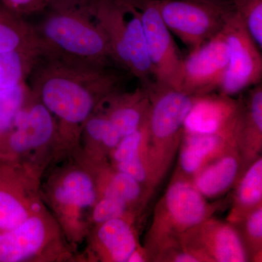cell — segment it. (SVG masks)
I'll use <instances>...</instances> for the list:
<instances>
[{"instance_id":"1","label":"cell","mask_w":262,"mask_h":262,"mask_svg":"<svg viewBox=\"0 0 262 262\" xmlns=\"http://www.w3.org/2000/svg\"><path fill=\"white\" fill-rule=\"evenodd\" d=\"M122 80L123 75L113 67L39 57L28 82L32 92L56 119L60 153L78 150L84 122L105 98L120 89Z\"/></svg>"},{"instance_id":"2","label":"cell","mask_w":262,"mask_h":262,"mask_svg":"<svg viewBox=\"0 0 262 262\" xmlns=\"http://www.w3.org/2000/svg\"><path fill=\"white\" fill-rule=\"evenodd\" d=\"M41 198L76 251L91 231L90 216L98 198L94 170L77 152L54 158L40 179Z\"/></svg>"},{"instance_id":"3","label":"cell","mask_w":262,"mask_h":262,"mask_svg":"<svg viewBox=\"0 0 262 262\" xmlns=\"http://www.w3.org/2000/svg\"><path fill=\"white\" fill-rule=\"evenodd\" d=\"M90 5L52 3L34 26L40 56L94 67H115L107 39Z\"/></svg>"},{"instance_id":"4","label":"cell","mask_w":262,"mask_h":262,"mask_svg":"<svg viewBox=\"0 0 262 262\" xmlns=\"http://www.w3.org/2000/svg\"><path fill=\"white\" fill-rule=\"evenodd\" d=\"M61 227L47 208L20 225L0 231V262L77 261Z\"/></svg>"},{"instance_id":"5","label":"cell","mask_w":262,"mask_h":262,"mask_svg":"<svg viewBox=\"0 0 262 262\" xmlns=\"http://www.w3.org/2000/svg\"><path fill=\"white\" fill-rule=\"evenodd\" d=\"M150 108L147 119L146 160L151 181L159 180L168 165V147H176L195 96L152 82L146 88Z\"/></svg>"},{"instance_id":"6","label":"cell","mask_w":262,"mask_h":262,"mask_svg":"<svg viewBox=\"0 0 262 262\" xmlns=\"http://www.w3.org/2000/svg\"><path fill=\"white\" fill-rule=\"evenodd\" d=\"M212 206L206 203L205 196L186 179H177L171 183L157 212L151 242L160 253L173 247L175 237L183 234L210 219Z\"/></svg>"},{"instance_id":"7","label":"cell","mask_w":262,"mask_h":262,"mask_svg":"<svg viewBox=\"0 0 262 262\" xmlns=\"http://www.w3.org/2000/svg\"><path fill=\"white\" fill-rule=\"evenodd\" d=\"M45 169L0 158V231L16 227L46 208L39 191Z\"/></svg>"},{"instance_id":"8","label":"cell","mask_w":262,"mask_h":262,"mask_svg":"<svg viewBox=\"0 0 262 262\" xmlns=\"http://www.w3.org/2000/svg\"><path fill=\"white\" fill-rule=\"evenodd\" d=\"M156 3L167 28L189 51L201 47L223 29L227 0H162Z\"/></svg>"},{"instance_id":"9","label":"cell","mask_w":262,"mask_h":262,"mask_svg":"<svg viewBox=\"0 0 262 262\" xmlns=\"http://www.w3.org/2000/svg\"><path fill=\"white\" fill-rule=\"evenodd\" d=\"M222 31L228 47L229 64L220 88V93L233 96L261 83V53L228 1Z\"/></svg>"},{"instance_id":"10","label":"cell","mask_w":262,"mask_h":262,"mask_svg":"<svg viewBox=\"0 0 262 262\" xmlns=\"http://www.w3.org/2000/svg\"><path fill=\"white\" fill-rule=\"evenodd\" d=\"M136 8L141 13L153 82L160 87L181 91L184 58L160 16L156 2Z\"/></svg>"},{"instance_id":"11","label":"cell","mask_w":262,"mask_h":262,"mask_svg":"<svg viewBox=\"0 0 262 262\" xmlns=\"http://www.w3.org/2000/svg\"><path fill=\"white\" fill-rule=\"evenodd\" d=\"M228 64V47L221 31L184 59L181 91L192 96L211 94L220 89Z\"/></svg>"},{"instance_id":"12","label":"cell","mask_w":262,"mask_h":262,"mask_svg":"<svg viewBox=\"0 0 262 262\" xmlns=\"http://www.w3.org/2000/svg\"><path fill=\"white\" fill-rule=\"evenodd\" d=\"M184 250L201 261L245 262L248 250L233 225L208 220L185 232L180 239Z\"/></svg>"},{"instance_id":"13","label":"cell","mask_w":262,"mask_h":262,"mask_svg":"<svg viewBox=\"0 0 262 262\" xmlns=\"http://www.w3.org/2000/svg\"><path fill=\"white\" fill-rule=\"evenodd\" d=\"M242 103L232 96L207 94L195 96L184 124V133L215 134L238 140Z\"/></svg>"},{"instance_id":"14","label":"cell","mask_w":262,"mask_h":262,"mask_svg":"<svg viewBox=\"0 0 262 262\" xmlns=\"http://www.w3.org/2000/svg\"><path fill=\"white\" fill-rule=\"evenodd\" d=\"M134 220L115 218L95 226L86 241L88 259L106 262H127L139 248Z\"/></svg>"},{"instance_id":"15","label":"cell","mask_w":262,"mask_h":262,"mask_svg":"<svg viewBox=\"0 0 262 262\" xmlns=\"http://www.w3.org/2000/svg\"><path fill=\"white\" fill-rule=\"evenodd\" d=\"M150 101L146 88L132 92L121 89L108 95L97 108L101 110L122 139L142 126L149 116Z\"/></svg>"},{"instance_id":"16","label":"cell","mask_w":262,"mask_h":262,"mask_svg":"<svg viewBox=\"0 0 262 262\" xmlns=\"http://www.w3.org/2000/svg\"><path fill=\"white\" fill-rule=\"evenodd\" d=\"M241 160L233 151L222 153L194 176L193 185L205 198H214L225 193L235 182Z\"/></svg>"},{"instance_id":"17","label":"cell","mask_w":262,"mask_h":262,"mask_svg":"<svg viewBox=\"0 0 262 262\" xmlns=\"http://www.w3.org/2000/svg\"><path fill=\"white\" fill-rule=\"evenodd\" d=\"M236 145V142L225 136L184 133L179 160L181 168L184 173L194 176L208 160L222 154V149Z\"/></svg>"},{"instance_id":"18","label":"cell","mask_w":262,"mask_h":262,"mask_svg":"<svg viewBox=\"0 0 262 262\" xmlns=\"http://www.w3.org/2000/svg\"><path fill=\"white\" fill-rule=\"evenodd\" d=\"M126 5V48L129 63L128 73L140 81L142 87L147 88L152 83L153 77L140 11L133 5L127 3Z\"/></svg>"},{"instance_id":"19","label":"cell","mask_w":262,"mask_h":262,"mask_svg":"<svg viewBox=\"0 0 262 262\" xmlns=\"http://www.w3.org/2000/svg\"><path fill=\"white\" fill-rule=\"evenodd\" d=\"M14 51L41 56L34 25L13 14L0 3V53Z\"/></svg>"},{"instance_id":"20","label":"cell","mask_w":262,"mask_h":262,"mask_svg":"<svg viewBox=\"0 0 262 262\" xmlns=\"http://www.w3.org/2000/svg\"><path fill=\"white\" fill-rule=\"evenodd\" d=\"M33 95L28 80L0 89V158H6L10 136Z\"/></svg>"},{"instance_id":"21","label":"cell","mask_w":262,"mask_h":262,"mask_svg":"<svg viewBox=\"0 0 262 262\" xmlns=\"http://www.w3.org/2000/svg\"><path fill=\"white\" fill-rule=\"evenodd\" d=\"M262 160H255L248 168L236 191L233 211L230 221L238 223L250 211L261 205Z\"/></svg>"},{"instance_id":"22","label":"cell","mask_w":262,"mask_h":262,"mask_svg":"<svg viewBox=\"0 0 262 262\" xmlns=\"http://www.w3.org/2000/svg\"><path fill=\"white\" fill-rule=\"evenodd\" d=\"M261 136L262 85L258 83L250 90L247 98L242 103L237 144L261 147Z\"/></svg>"},{"instance_id":"23","label":"cell","mask_w":262,"mask_h":262,"mask_svg":"<svg viewBox=\"0 0 262 262\" xmlns=\"http://www.w3.org/2000/svg\"><path fill=\"white\" fill-rule=\"evenodd\" d=\"M39 57L18 51L0 53V89L28 80Z\"/></svg>"},{"instance_id":"24","label":"cell","mask_w":262,"mask_h":262,"mask_svg":"<svg viewBox=\"0 0 262 262\" xmlns=\"http://www.w3.org/2000/svg\"><path fill=\"white\" fill-rule=\"evenodd\" d=\"M260 51L262 49V0H227Z\"/></svg>"},{"instance_id":"25","label":"cell","mask_w":262,"mask_h":262,"mask_svg":"<svg viewBox=\"0 0 262 262\" xmlns=\"http://www.w3.org/2000/svg\"><path fill=\"white\" fill-rule=\"evenodd\" d=\"M136 211L120 198L115 196H99L90 216L91 229L95 226L115 218L135 220Z\"/></svg>"},{"instance_id":"26","label":"cell","mask_w":262,"mask_h":262,"mask_svg":"<svg viewBox=\"0 0 262 262\" xmlns=\"http://www.w3.org/2000/svg\"><path fill=\"white\" fill-rule=\"evenodd\" d=\"M148 119V118H147ZM147 141V120L135 132L122 138L116 147L110 153L111 165L124 163L146 151Z\"/></svg>"},{"instance_id":"27","label":"cell","mask_w":262,"mask_h":262,"mask_svg":"<svg viewBox=\"0 0 262 262\" xmlns=\"http://www.w3.org/2000/svg\"><path fill=\"white\" fill-rule=\"evenodd\" d=\"M241 221L244 222L245 239L243 241H247L253 251H259L262 239L261 205L250 211Z\"/></svg>"},{"instance_id":"28","label":"cell","mask_w":262,"mask_h":262,"mask_svg":"<svg viewBox=\"0 0 262 262\" xmlns=\"http://www.w3.org/2000/svg\"><path fill=\"white\" fill-rule=\"evenodd\" d=\"M52 0H0V3L13 14L24 17L47 10Z\"/></svg>"},{"instance_id":"29","label":"cell","mask_w":262,"mask_h":262,"mask_svg":"<svg viewBox=\"0 0 262 262\" xmlns=\"http://www.w3.org/2000/svg\"><path fill=\"white\" fill-rule=\"evenodd\" d=\"M170 261L176 262H198L201 261L200 258L187 250H183L181 252L173 254V257L170 258Z\"/></svg>"},{"instance_id":"30","label":"cell","mask_w":262,"mask_h":262,"mask_svg":"<svg viewBox=\"0 0 262 262\" xmlns=\"http://www.w3.org/2000/svg\"><path fill=\"white\" fill-rule=\"evenodd\" d=\"M94 0H52V3L75 5H90Z\"/></svg>"},{"instance_id":"31","label":"cell","mask_w":262,"mask_h":262,"mask_svg":"<svg viewBox=\"0 0 262 262\" xmlns=\"http://www.w3.org/2000/svg\"><path fill=\"white\" fill-rule=\"evenodd\" d=\"M122 1L138 8V7L144 4V3H150V2H159L162 1V0H122Z\"/></svg>"}]
</instances>
